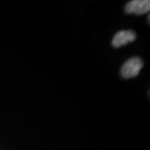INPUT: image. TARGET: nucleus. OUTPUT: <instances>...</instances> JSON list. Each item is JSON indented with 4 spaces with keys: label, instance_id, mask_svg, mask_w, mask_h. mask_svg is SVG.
<instances>
[{
    "label": "nucleus",
    "instance_id": "f257e3e1",
    "mask_svg": "<svg viewBox=\"0 0 150 150\" xmlns=\"http://www.w3.org/2000/svg\"><path fill=\"white\" fill-rule=\"evenodd\" d=\"M144 66L143 60L139 57H133L126 61L121 69V74L125 79H131L138 76Z\"/></svg>",
    "mask_w": 150,
    "mask_h": 150
},
{
    "label": "nucleus",
    "instance_id": "f03ea898",
    "mask_svg": "<svg viewBox=\"0 0 150 150\" xmlns=\"http://www.w3.org/2000/svg\"><path fill=\"white\" fill-rule=\"evenodd\" d=\"M149 0H133L128 3L125 6V11L128 13L134 14H144L149 12Z\"/></svg>",
    "mask_w": 150,
    "mask_h": 150
},
{
    "label": "nucleus",
    "instance_id": "7ed1b4c3",
    "mask_svg": "<svg viewBox=\"0 0 150 150\" xmlns=\"http://www.w3.org/2000/svg\"><path fill=\"white\" fill-rule=\"evenodd\" d=\"M136 39V33L132 30H121L113 37L112 44L114 48H120Z\"/></svg>",
    "mask_w": 150,
    "mask_h": 150
}]
</instances>
